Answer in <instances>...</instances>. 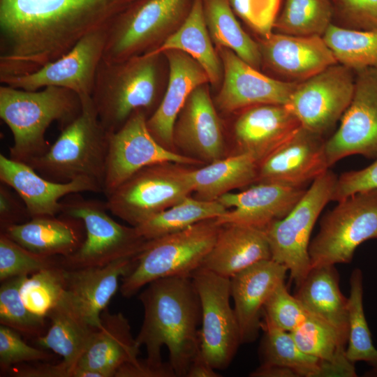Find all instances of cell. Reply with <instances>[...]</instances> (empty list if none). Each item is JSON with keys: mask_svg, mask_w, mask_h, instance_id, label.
<instances>
[{"mask_svg": "<svg viewBox=\"0 0 377 377\" xmlns=\"http://www.w3.org/2000/svg\"><path fill=\"white\" fill-rule=\"evenodd\" d=\"M306 190L276 183L256 182L242 192L221 196L218 200L228 209L216 218V222L219 226L235 223L265 230L286 216Z\"/></svg>", "mask_w": 377, "mask_h": 377, "instance_id": "obj_21", "label": "cell"}, {"mask_svg": "<svg viewBox=\"0 0 377 377\" xmlns=\"http://www.w3.org/2000/svg\"><path fill=\"white\" fill-rule=\"evenodd\" d=\"M52 355L28 345L20 334L3 325H0L1 373L8 372L13 365L26 362L48 360Z\"/></svg>", "mask_w": 377, "mask_h": 377, "instance_id": "obj_46", "label": "cell"}, {"mask_svg": "<svg viewBox=\"0 0 377 377\" xmlns=\"http://www.w3.org/2000/svg\"><path fill=\"white\" fill-rule=\"evenodd\" d=\"M0 180L20 196L32 217L57 216L61 212V200L69 194L101 192L95 182L79 178L66 183L50 181L26 163L0 154Z\"/></svg>", "mask_w": 377, "mask_h": 377, "instance_id": "obj_22", "label": "cell"}, {"mask_svg": "<svg viewBox=\"0 0 377 377\" xmlns=\"http://www.w3.org/2000/svg\"><path fill=\"white\" fill-rule=\"evenodd\" d=\"M309 316V312L302 303L289 293L285 281L276 286L263 307V316L289 332L300 325Z\"/></svg>", "mask_w": 377, "mask_h": 377, "instance_id": "obj_44", "label": "cell"}, {"mask_svg": "<svg viewBox=\"0 0 377 377\" xmlns=\"http://www.w3.org/2000/svg\"><path fill=\"white\" fill-rule=\"evenodd\" d=\"M168 64V77L163 98L147 120L153 137L165 148L175 151L172 131L175 121L191 92L209 83L203 68L188 54L176 50L163 52Z\"/></svg>", "mask_w": 377, "mask_h": 377, "instance_id": "obj_27", "label": "cell"}, {"mask_svg": "<svg viewBox=\"0 0 377 377\" xmlns=\"http://www.w3.org/2000/svg\"><path fill=\"white\" fill-rule=\"evenodd\" d=\"M221 226L216 219L200 221L183 230L147 240L135 256V265L122 279L124 297L158 279L191 276L212 249Z\"/></svg>", "mask_w": 377, "mask_h": 377, "instance_id": "obj_6", "label": "cell"}, {"mask_svg": "<svg viewBox=\"0 0 377 377\" xmlns=\"http://www.w3.org/2000/svg\"><path fill=\"white\" fill-rule=\"evenodd\" d=\"M348 299L349 332L346 357L352 364L364 361L377 374V350L374 347L371 334L364 316L363 308L362 273L355 269L350 279Z\"/></svg>", "mask_w": 377, "mask_h": 377, "instance_id": "obj_40", "label": "cell"}, {"mask_svg": "<svg viewBox=\"0 0 377 377\" xmlns=\"http://www.w3.org/2000/svg\"><path fill=\"white\" fill-rule=\"evenodd\" d=\"M144 0H0V77L31 73Z\"/></svg>", "mask_w": 377, "mask_h": 377, "instance_id": "obj_1", "label": "cell"}, {"mask_svg": "<svg viewBox=\"0 0 377 377\" xmlns=\"http://www.w3.org/2000/svg\"><path fill=\"white\" fill-rule=\"evenodd\" d=\"M66 269L60 265L27 276L20 288L21 298L32 313L47 318L59 302L65 290Z\"/></svg>", "mask_w": 377, "mask_h": 377, "instance_id": "obj_42", "label": "cell"}, {"mask_svg": "<svg viewBox=\"0 0 377 377\" xmlns=\"http://www.w3.org/2000/svg\"><path fill=\"white\" fill-rule=\"evenodd\" d=\"M223 79L213 100L218 111L232 114L261 104L286 105L299 82H288L260 72L231 50L216 48Z\"/></svg>", "mask_w": 377, "mask_h": 377, "instance_id": "obj_17", "label": "cell"}, {"mask_svg": "<svg viewBox=\"0 0 377 377\" xmlns=\"http://www.w3.org/2000/svg\"><path fill=\"white\" fill-rule=\"evenodd\" d=\"M249 376L251 377H297L292 369L287 367L265 364H260Z\"/></svg>", "mask_w": 377, "mask_h": 377, "instance_id": "obj_52", "label": "cell"}, {"mask_svg": "<svg viewBox=\"0 0 377 377\" xmlns=\"http://www.w3.org/2000/svg\"><path fill=\"white\" fill-rule=\"evenodd\" d=\"M261 68L284 81L301 82L337 61L323 36H293L276 32L256 37Z\"/></svg>", "mask_w": 377, "mask_h": 377, "instance_id": "obj_20", "label": "cell"}, {"mask_svg": "<svg viewBox=\"0 0 377 377\" xmlns=\"http://www.w3.org/2000/svg\"><path fill=\"white\" fill-rule=\"evenodd\" d=\"M323 37L339 64L354 72L377 68V30H355L332 23Z\"/></svg>", "mask_w": 377, "mask_h": 377, "instance_id": "obj_38", "label": "cell"}, {"mask_svg": "<svg viewBox=\"0 0 377 377\" xmlns=\"http://www.w3.org/2000/svg\"><path fill=\"white\" fill-rule=\"evenodd\" d=\"M287 272L284 265L269 259L230 278L242 344L253 342L258 338L264 305L276 286L285 281Z\"/></svg>", "mask_w": 377, "mask_h": 377, "instance_id": "obj_26", "label": "cell"}, {"mask_svg": "<svg viewBox=\"0 0 377 377\" xmlns=\"http://www.w3.org/2000/svg\"><path fill=\"white\" fill-rule=\"evenodd\" d=\"M7 184H0V230L8 226L21 224L29 221L31 216L29 210L17 194Z\"/></svg>", "mask_w": 377, "mask_h": 377, "instance_id": "obj_49", "label": "cell"}, {"mask_svg": "<svg viewBox=\"0 0 377 377\" xmlns=\"http://www.w3.org/2000/svg\"><path fill=\"white\" fill-rule=\"evenodd\" d=\"M82 111L80 96L59 87L27 91L7 85L0 87V117L13 138L9 158L27 163L43 155L50 145L47 129L53 122L60 130L75 120Z\"/></svg>", "mask_w": 377, "mask_h": 377, "instance_id": "obj_4", "label": "cell"}, {"mask_svg": "<svg viewBox=\"0 0 377 377\" xmlns=\"http://www.w3.org/2000/svg\"><path fill=\"white\" fill-rule=\"evenodd\" d=\"M204 19L216 48L231 50L253 68L261 69L258 44L240 25L230 0H202Z\"/></svg>", "mask_w": 377, "mask_h": 377, "instance_id": "obj_35", "label": "cell"}, {"mask_svg": "<svg viewBox=\"0 0 377 377\" xmlns=\"http://www.w3.org/2000/svg\"><path fill=\"white\" fill-rule=\"evenodd\" d=\"M295 296L313 316L329 325L346 346L349 332L348 299L339 288L334 265L313 267Z\"/></svg>", "mask_w": 377, "mask_h": 377, "instance_id": "obj_30", "label": "cell"}, {"mask_svg": "<svg viewBox=\"0 0 377 377\" xmlns=\"http://www.w3.org/2000/svg\"><path fill=\"white\" fill-rule=\"evenodd\" d=\"M168 64L163 53H147L122 61L102 59L91 98L108 133L119 130L138 110L150 117L164 94Z\"/></svg>", "mask_w": 377, "mask_h": 377, "instance_id": "obj_3", "label": "cell"}, {"mask_svg": "<svg viewBox=\"0 0 377 377\" xmlns=\"http://www.w3.org/2000/svg\"><path fill=\"white\" fill-rule=\"evenodd\" d=\"M80 96V114L61 130L43 155L27 164L50 181L66 183L86 178L98 184L103 191L109 133L98 119L91 96Z\"/></svg>", "mask_w": 377, "mask_h": 377, "instance_id": "obj_5", "label": "cell"}, {"mask_svg": "<svg viewBox=\"0 0 377 377\" xmlns=\"http://www.w3.org/2000/svg\"><path fill=\"white\" fill-rule=\"evenodd\" d=\"M377 189V158L361 170H351L337 177L332 201L338 202L354 193Z\"/></svg>", "mask_w": 377, "mask_h": 377, "instance_id": "obj_48", "label": "cell"}, {"mask_svg": "<svg viewBox=\"0 0 377 377\" xmlns=\"http://www.w3.org/2000/svg\"><path fill=\"white\" fill-rule=\"evenodd\" d=\"M10 370L13 371V376L18 377H73L71 371L62 362L54 364L18 365Z\"/></svg>", "mask_w": 377, "mask_h": 377, "instance_id": "obj_50", "label": "cell"}, {"mask_svg": "<svg viewBox=\"0 0 377 377\" xmlns=\"http://www.w3.org/2000/svg\"><path fill=\"white\" fill-rule=\"evenodd\" d=\"M333 21L348 29L377 30V0H332Z\"/></svg>", "mask_w": 377, "mask_h": 377, "instance_id": "obj_47", "label": "cell"}, {"mask_svg": "<svg viewBox=\"0 0 377 377\" xmlns=\"http://www.w3.org/2000/svg\"><path fill=\"white\" fill-rule=\"evenodd\" d=\"M28 276L13 277L1 282L0 323L35 339L45 334V318L29 311L20 296L21 286Z\"/></svg>", "mask_w": 377, "mask_h": 377, "instance_id": "obj_41", "label": "cell"}, {"mask_svg": "<svg viewBox=\"0 0 377 377\" xmlns=\"http://www.w3.org/2000/svg\"><path fill=\"white\" fill-rule=\"evenodd\" d=\"M332 23V0H283L274 25V32L323 36Z\"/></svg>", "mask_w": 377, "mask_h": 377, "instance_id": "obj_39", "label": "cell"}, {"mask_svg": "<svg viewBox=\"0 0 377 377\" xmlns=\"http://www.w3.org/2000/svg\"><path fill=\"white\" fill-rule=\"evenodd\" d=\"M110 26L91 32L67 53L39 70L23 75L1 77L0 82L27 91L53 86L70 89L79 96H91Z\"/></svg>", "mask_w": 377, "mask_h": 377, "instance_id": "obj_15", "label": "cell"}, {"mask_svg": "<svg viewBox=\"0 0 377 377\" xmlns=\"http://www.w3.org/2000/svg\"><path fill=\"white\" fill-rule=\"evenodd\" d=\"M323 135L302 126L258 165L256 182L304 188L330 169Z\"/></svg>", "mask_w": 377, "mask_h": 377, "instance_id": "obj_19", "label": "cell"}, {"mask_svg": "<svg viewBox=\"0 0 377 377\" xmlns=\"http://www.w3.org/2000/svg\"><path fill=\"white\" fill-rule=\"evenodd\" d=\"M101 322L76 367L78 377H113L124 365L140 360L141 346L121 313L111 314L105 309Z\"/></svg>", "mask_w": 377, "mask_h": 377, "instance_id": "obj_24", "label": "cell"}, {"mask_svg": "<svg viewBox=\"0 0 377 377\" xmlns=\"http://www.w3.org/2000/svg\"><path fill=\"white\" fill-rule=\"evenodd\" d=\"M135 256L122 258L102 267L66 269L62 297L89 325L98 328L102 312L117 292L119 280L134 267Z\"/></svg>", "mask_w": 377, "mask_h": 377, "instance_id": "obj_25", "label": "cell"}, {"mask_svg": "<svg viewBox=\"0 0 377 377\" xmlns=\"http://www.w3.org/2000/svg\"><path fill=\"white\" fill-rule=\"evenodd\" d=\"M322 218L310 242L311 266L349 263L363 242L377 239V189L354 193Z\"/></svg>", "mask_w": 377, "mask_h": 377, "instance_id": "obj_10", "label": "cell"}, {"mask_svg": "<svg viewBox=\"0 0 377 377\" xmlns=\"http://www.w3.org/2000/svg\"><path fill=\"white\" fill-rule=\"evenodd\" d=\"M191 276L201 306L200 350L214 369L225 370L242 344L237 320L230 302V278L202 268Z\"/></svg>", "mask_w": 377, "mask_h": 377, "instance_id": "obj_12", "label": "cell"}, {"mask_svg": "<svg viewBox=\"0 0 377 377\" xmlns=\"http://www.w3.org/2000/svg\"><path fill=\"white\" fill-rule=\"evenodd\" d=\"M355 72L339 63L299 82L286 108L301 126L323 135L341 119L354 93Z\"/></svg>", "mask_w": 377, "mask_h": 377, "instance_id": "obj_13", "label": "cell"}, {"mask_svg": "<svg viewBox=\"0 0 377 377\" xmlns=\"http://www.w3.org/2000/svg\"><path fill=\"white\" fill-rule=\"evenodd\" d=\"M190 166L164 162L142 168L106 196L108 212L131 226L142 224L193 193Z\"/></svg>", "mask_w": 377, "mask_h": 377, "instance_id": "obj_8", "label": "cell"}, {"mask_svg": "<svg viewBox=\"0 0 377 377\" xmlns=\"http://www.w3.org/2000/svg\"><path fill=\"white\" fill-rule=\"evenodd\" d=\"M1 233L35 253L68 256L83 243L86 231L82 220L59 214L40 216L7 227Z\"/></svg>", "mask_w": 377, "mask_h": 377, "instance_id": "obj_29", "label": "cell"}, {"mask_svg": "<svg viewBox=\"0 0 377 377\" xmlns=\"http://www.w3.org/2000/svg\"><path fill=\"white\" fill-rule=\"evenodd\" d=\"M47 318L50 325L45 334L36 339V343L61 355L62 362L75 377V369L97 328L89 325L63 297Z\"/></svg>", "mask_w": 377, "mask_h": 377, "instance_id": "obj_31", "label": "cell"}, {"mask_svg": "<svg viewBox=\"0 0 377 377\" xmlns=\"http://www.w3.org/2000/svg\"><path fill=\"white\" fill-rule=\"evenodd\" d=\"M337 179L332 171L327 170L311 183L286 216L264 230L272 259L288 269L297 286L311 269L310 237L322 210L332 201Z\"/></svg>", "mask_w": 377, "mask_h": 377, "instance_id": "obj_11", "label": "cell"}, {"mask_svg": "<svg viewBox=\"0 0 377 377\" xmlns=\"http://www.w3.org/2000/svg\"><path fill=\"white\" fill-rule=\"evenodd\" d=\"M269 259H272V254L264 230L229 223L221 226L212 249L199 268L230 278Z\"/></svg>", "mask_w": 377, "mask_h": 377, "instance_id": "obj_28", "label": "cell"}, {"mask_svg": "<svg viewBox=\"0 0 377 377\" xmlns=\"http://www.w3.org/2000/svg\"><path fill=\"white\" fill-rule=\"evenodd\" d=\"M215 370L200 350L191 363L186 377L220 376Z\"/></svg>", "mask_w": 377, "mask_h": 377, "instance_id": "obj_51", "label": "cell"}, {"mask_svg": "<svg viewBox=\"0 0 377 377\" xmlns=\"http://www.w3.org/2000/svg\"><path fill=\"white\" fill-rule=\"evenodd\" d=\"M227 209L218 200H205L190 195L135 227L147 240L183 230L200 221L216 219Z\"/></svg>", "mask_w": 377, "mask_h": 377, "instance_id": "obj_36", "label": "cell"}, {"mask_svg": "<svg viewBox=\"0 0 377 377\" xmlns=\"http://www.w3.org/2000/svg\"><path fill=\"white\" fill-rule=\"evenodd\" d=\"M143 110L135 112L124 125L109 133L105 179L102 193L106 196L142 168L164 162L194 166L202 164L161 145L149 132Z\"/></svg>", "mask_w": 377, "mask_h": 377, "instance_id": "obj_14", "label": "cell"}, {"mask_svg": "<svg viewBox=\"0 0 377 377\" xmlns=\"http://www.w3.org/2000/svg\"><path fill=\"white\" fill-rule=\"evenodd\" d=\"M210 84L196 87L188 97L173 126L177 151L202 164L223 158L225 140L222 121L210 93Z\"/></svg>", "mask_w": 377, "mask_h": 377, "instance_id": "obj_18", "label": "cell"}, {"mask_svg": "<svg viewBox=\"0 0 377 377\" xmlns=\"http://www.w3.org/2000/svg\"><path fill=\"white\" fill-rule=\"evenodd\" d=\"M233 114L232 126L237 153L254 157L258 163L290 138L301 126L295 116L280 104H261Z\"/></svg>", "mask_w": 377, "mask_h": 377, "instance_id": "obj_23", "label": "cell"}, {"mask_svg": "<svg viewBox=\"0 0 377 377\" xmlns=\"http://www.w3.org/2000/svg\"><path fill=\"white\" fill-rule=\"evenodd\" d=\"M305 353L339 368L344 377L356 376L354 364L346 357V346L327 324L309 313L308 318L290 332Z\"/></svg>", "mask_w": 377, "mask_h": 377, "instance_id": "obj_37", "label": "cell"}, {"mask_svg": "<svg viewBox=\"0 0 377 377\" xmlns=\"http://www.w3.org/2000/svg\"><path fill=\"white\" fill-rule=\"evenodd\" d=\"M352 100L337 131L325 141L330 167L351 155L377 158V68L355 71Z\"/></svg>", "mask_w": 377, "mask_h": 377, "instance_id": "obj_16", "label": "cell"}, {"mask_svg": "<svg viewBox=\"0 0 377 377\" xmlns=\"http://www.w3.org/2000/svg\"><path fill=\"white\" fill-rule=\"evenodd\" d=\"M194 0H144L110 26L103 59L122 61L152 52L184 23Z\"/></svg>", "mask_w": 377, "mask_h": 377, "instance_id": "obj_9", "label": "cell"}, {"mask_svg": "<svg viewBox=\"0 0 377 377\" xmlns=\"http://www.w3.org/2000/svg\"><path fill=\"white\" fill-rule=\"evenodd\" d=\"M59 256L35 253L0 233V281L31 275L45 268L58 266Z\"/></svg>", "mask_w": 377, "mask_h": 377, "instance_id": "obj_43", "label": "cell"}, {"mask_svg": "<svg viewBox=\"0 0 377 377\" xmlns=\"http://www.w3.org/2000/svg\"><path fill=\"white\" fill-rule=\"evenodd\" d=\"M140 295L144 319L136 340L145 361L165 377H186L200 350L201 306L191 276L153 281Z\"/></svg>", "mask_w": 377, "mask_h": 377, "instance_id": "obj_2", "label": "cell"}, {"mask_svg": "<svg viewBox=\"0 0 377 377\" xmlns=\"http://www.w3.org/2000/svg\"><path fill=\"white\" fill-rule=\"evenodd\" d=\"M281 2V0H230L236 16L259 38H266L274 32Z\"/></svg>", "mask_w": 377, "mask_h": 377, "instance_id": "obj_45", "label": "cell"}, {"mask_svg": "<svg viewBox=\"0 0 377 377\" xmlns=\"http://www.w3.org/2000/svg\"><path fill=\"white\" fill-rule=\"evenodd\" d=\"M261 329L264 335L260 347V364L287 367L297 377L343 376L337 367L303 352L289 332L278 327L265 316Z\"/></svg>", "mask_w": 377, "mask_h": 377, "instance_id": "obj_34", "label": "cell"}, {"mask_svg": "<svg viewBox=\"0 0 377 377\" xmlns=\"http://www.w3.org/2000/svg\"><path fill=\"white\" fill-rule=\"evenodd\" d=\"M182 51L194 59L207 73L211 88L218 89L223 79V65L204 19L202 0H194L192 8L181 27L156 50Z\"/></svg>", "mask_w": 377, "mask_h": 377, "instance_id": "obj_32", "label": "cell"}, {"mask_svg": "<svg viewBox=\"0 0 377 377\" xmlns=\"http://www.w3.org/2000/svg\"><path fill=\"white\" fill-rule=\"evenodd\" d=\"M61 204L60 214L82 220L86 231L85 239L76 251L59 256V265L64 269L105 266L137 255L147 242L135 227L121 225L110 217L105 202L74 193L64 197Z\"/></svg>", "mask_w": 377, "mask_h": 377, "instance_id": "obj_7", "label": "cell"}, {"mask_svg": "<svg viewBox=\"0 0 377 377\" xmlns=\"http://www.w3.org/2000/svg\"><path fill=\"white\" fill-rule=\"evenodd\" d=\"M258 163L250 154L237 153L192 168L191 177L195 198L216 200L230 191L256 183Z\"/></svg>", "mask_w": 377, "mask_h": 377, "instance_id": "obj_33", "label": "cell"}]
</instances>
